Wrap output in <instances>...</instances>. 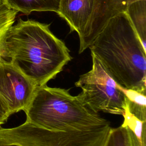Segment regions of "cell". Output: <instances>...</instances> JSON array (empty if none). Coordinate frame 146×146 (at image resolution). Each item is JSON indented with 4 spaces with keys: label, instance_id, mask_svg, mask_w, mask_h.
I'll list each match as a JSON object with an SVG mask.
<instances>
[{
    "label": "cell",
    "instance_id": "obj_9",
    "mask_svg": "<svg viewBox=\"0 0 146 146\" xmlns=\"http://www.w3.org/2000/svg\"><path fill=\"white\" fill-rule=\"evenodd\" d=\"M125 13L146 49V0H131Z\"/></svg>",
    "mask_w": 146,
    "mask_h": 146
},
{
    "label": "cell",
    "instance_id": "obj_1",
    "mask_svg": "<svg viewBox=\"0 0 146 146\" xmlns=\"http://www.w3.org/2000/svg\"><path fill=\"white\" fill-rule=\"evenodd\" d=\"M50 24L19 19L6 39L7 58L37 86L46 85L71 59L64 42L49 29Z\"/></svg>",
    "mask_w": 146,
    "mask_h": 146
},
{
    "label": "cell",
    "instance_id": "obj_3",
    "mask_svg": "<svg viewBox=\"0 0 146 146\" xmlns=\"http://www.w3.org/2000/svg\"><path fill=\"white\" fill-rule=\"evenodd\" d=\"M24 112L26 121L51 131H88L110 125L68 90L46 84L37 86Z\"/></svg>",
    "mask_w": 146,
    "mask_h": 146
},
{
    "label": "cell",
    "instance_id": "obj_15",
    "mask_svg": "<svg viewBox=\"0 0 146 146\" xmlns=\"http://www.w3.org/2000/svg\"><path fill=\"white\" fill-rule=\"evenodd\" d=\"M10 116L6 106L0 99V125L3 124Z\"/></svg>",
    "mask_w": 146,
    "mask_h": 146
},
{
    "label": "cell",
    "instance_id": "obj_12",
    "mask_svg": "<svg viewBox=\"0 0 146 146\" xmlns=\"http://www.w3.org/2000/svg\"><path fill=\"white\" fill-rule=\"evenodd\" d=\"M119 87L126 96L127 104L129 111L139 119L146 121L145 94L125 89L120 86Z\"/></svg>",
    "mask_w": 146,
    "mask_h": 146
},
{
    "label": "cell",
    "instance_id": "obj_6",
    "mask_svg": "<svg viewBox=\"0 0 146 146\" xmlns=\"http://www.w3.org/2000/svg\"><path fill=\"white\" fill-rule=\"evenodd\" d=\"M23 146H104L110 125L88 131L48 130L25 121L16 127Z\"/></svg>",
    "mask_w": 146,
    "mask_h": 146
},
{
    "label": "cell",
    "instance_id": "obj_10",
    "mask_svg": "<svg viewBox=\"0 0 146 146\" xmlns=\"http://www.w3.org/2000/svg\"><path fill=\"white\" fill-rule=\"evenodd\" d=\"M13 9L25 14L33 11H54L58 14L61 0H6Z\"/></svg>",
    "mask_w": 146,
    "mask_h": 146
},
{
    "label": "cell",
    "instance_id": "obj_4",
    "mask_svg": "<svg viewBox=\"0 0 146 146\" xmlns=\"http://www.w3.org/2000/svg\"><path fill=\"white\" fill-rule=\"evenodd\" d=\"M131 0H61L58 14L79 37V53L89 47L110 20Z\"/></svg>",
    "mask_w": 146,
    "mask_h": 146
},
{
    "label": "cell",
    "instance_id": "obj_7",
    "mask_svg": "<svg viewBox=\"0 0 146 146\" xmlns=\"http://www.w3.org/2000/svg\"><path fill=\"white\" fill-rule=\"evenodd\" d=\"M37 86L10 60L0 62V99L10 115L25 111Z\"/></svg>",
    "mask_w": 146,
    "mask_h": 146
},
{
    "label": "cell",
    "instance_id": "obj_13",
    "mask_svg": "<svg viewBox=\"0 0 146 146\" xmlns=\"http://www.w3.org/2000/svg\"><path fill=\"white\" fill-rule=\"evenodd\" d=\"M0 146H23L19 139L16 127H0Z\"/></svg>",
    "mask_w": 146,
    "mask_h": 146
},
{
    "label": "cell",
    "instance_id": "obj_5",
    "mask_svg": "<svg viewBox=\"0 0 146 146\" xmlns=\"http://www.w3.org/2000/svg\"><path fill=\"white\" fill-rule=\"evenodd\" d=\"M90 71L81 75L75 83L82 92L76 96L91 111L123 115L127 105L126 96L118 84L107 74L97 59L92 56Z\"/></svg>",
    "mask_w": 146,
    "mask_h": 146
},
{
    "label": "cell",
    "instance_id": "obj_2",
    "mask_svg": "<svg viewBox=\"0 0 146 146\" xmlns=\"http://www.w3.org/2000/svg\"><path fill=\"white\" fill-rule=\"evenodd\" d=\"M88 48L119 86L146 93V49L125 12L111 18Z\"/></svg>",
    "mask_w": 146,
    "mask_h": 146
},
{
    "label": "cell",
    "instance_id": "obj_11",
    "mask_svg": "<svg viewBox=\"0 0 146 146\" xmlns=\"http://www.w3.org/2000/svg\"><path fill=\"white\" fill-rule=\"evenodd\" d=\"M18 11L11 8L6 0H0V62L8 60L6 39L8 32L15 22Z\"/></svg>",
    "mask_w": 146,
    "mask_h": 146
},
{
    "label": "cell",
    "instance_id": "obj_8",
    "mask_svg": "<svg viewBox=\"0 0 146 146\" xmlns=\"http://www.w3.org/2000/svg\"><path fill=\"white\" fill-rule=\"evenodd\" d=\"M124 121L121 126L124 128L128 146H146L145 123L132 113L126 105L123 115Z\"/></svg>",
    "mask_w": 146,
    "mask_h": 146
},
{
    "label": "cell",
    "instance_id": "obj_14",
    "mask_svg": "<svg viewBox=\"0 0 146 146\" xmlns=\"http://www.w3.org/2000/svg\"><path fill=\"white\" fill-rule=\"evenodd\" d=\"M104 146H128L125 131L121 126L111 127Z\"/></svg>",
    "mask_w": 146,
    "mask_h": 146
}]
</instances>
